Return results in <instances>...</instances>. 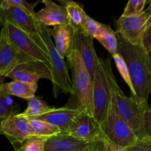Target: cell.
Masks as SVG:
<instances>
[{
    "label": "cell",
    "instance_id": "33",
    "mask_svg": "<svg viewBox=\"0 0 151 151\" xmlns=\"http://www.w3.org/2000/svg\"><path fill=\"white\" fill-rule=\"evenodd\" d=\"M142 47L148 53L151 51V24L146 27L142 39Z\"/></svg>",
    "mask_w": 151,
    "mask_h": 151
},
{
    "label": "cell",
    "instance_id": "16",
    "mask_svg": "<svg viewBox=\"0 0 151 151\" xmlns=\"http://www.w3.org/2000/svg\"><path fill=\"white\" fill-rule=\"evenodd\" d=\"M75 30V28L69 23L49 29L50 37L54 38L53 44L56 50L63 58L69 57L73 51Z\"/></svg>",
    "mask_w": 151,
    "mask_h": 151
},
{
    "label": "cell",
    "instance_id": "17",
    "mask_svg": "<svg viewBox=\"0 0 151 151\" xmlns=\"http://www.w3.org/2000/svg\"><path fill=\"white\" fill-rule=\"evenodd\" d=\"M82 111V109L77 107L74 108L70 106H64L61 108L53 107L50 111L35 119H39L52 124L58 127L60 130V133H64L69 129L75 118Z\"/></svg>",
    "mask_w": 151,
    "mask_h": 151
},
{
    "label": "cell",
    "instance_id": "14",
    "mask_svg": "<svg viewBox=\"0 0 151 151\" xmlns=\"http://www.w3.org/2000/svg\"><path fill=\"white\" fill-rule=\"evenodd\" d=\"M0 21L2 24H10L29 35L38 34V22L35 20V15L18 7L0 8Z\"/></svg>",
    "mask_w": 151,
    "mask_h": 151
},
{
    "label": "cell",
    "instance_id": "15",
    "mask_svg": "<svg viewBox=\"0 0 151 151\" xmlns=\"http://www.w3.org/2000/svg\"><path fill=\"white\" fill-rule=\"evenodd\" d=\"M44 7L35 13L37 22L48 26H59L69 23L66 8L63 5H59L52 0H43Z\"/></svg>",
    "mask_w": 151,
    "mask_h": 151
},
{
    "label": "cell",
    "instance_id": "34",
    "mask_svg": "<svg viewBox=\"0 0 151 151\" xmlns=\"http://www.w3.org/2000/svg\"><path fill=\"white\" fill-rule=\"evenodd\" d=\"M4 79H5V78H4V77L0 76V86H1L3 83H4Z\"/></svg>",
    "mask_w": 151,
    "mask_h": 151
},
{
    "label": "cell",
    "instance_id": "18",
    "mask_svg": "<svg viewBox=\"0 0 151 151\" xmlns=\"http://www.w3.org/2000/svg\"><path fill=\"white\" fill-rule=\"evenodd\" d=\"M91 142L74 138L66 133H60L47 140L44 151H90Z\"/></svg>",
    "mask_w": 151,
    "mask_h": 151
},
{
    "label": "cell",
    "instance_id": "2",
    "mask_svg": "<svg viewBox=\"0 0 151 151\" xmlns=\"http://www.w3.org/2000/svg\"><path fill=\"white\" fill-rule=\"evenodd\" d=\"M106 61V72L111 90V102L119 115L128 122L138 139H151L145 137L142 128V114L145 108L139 106L131 97H127L118 85L112 72L111 60Z\"/></svg>",
    "mask_w": 151,
    "mask_h": 151
},
{
    "label": "cell",
    "instance_id": "30",
    "mask_svg": "<svg viewBox=\"0 0 151 151\" xmlns=\"http://www.w3.org/2000/svg\"><path fill=\"white\" fill-rule=\"evenodd\" d=\"M101 24L102 23L97 22L91 17H90L88 15H87L85 22H84L83 26L81 27V29L87 35L94 38L100 29Z\"/></svg>",
    "mask_w": 151,
    "mask_h": 151
},
{
    "label": "cell",
    "instance_id": "24",
    "mask_svg": "<svg viewBox=\"0 0 151 151\" xmlns=\"http://www.w3.org/2000/svg\"><path fill=\"white\" fill-rule=\"evenodd\" d=\"M19 111L20 107L19 105L13 103L12 99L9 96L0 94V128L1 123L4 119L17 114Z\"/></svg>",
    "mask_w": 151,
    "mask_h": 151
},
{
    "label": "cell",
    "instance_id": "12",
    "mask_svg": "<svg viewBox=\"0 0 151 151\" xmlns=\"http://www.w3.org/2000/svg\"><path fill=\"white\" fill-rule=\"evenodd\" d=\"M94 38L84 33L81 29L75 30L73 50L78 52L91 80L94 78L99 58L94 47Z\"/></svg>",
    "mask_w": 151,
    "mask_h": 151
},
{
    "label": "cell",
    "instance_id": "11",
    "mask_svg": "<svg viewBox=\"0 0 151 151\" xmlns=\"http://www.w3.org/2000/svg\"><path fill=\"white\" fill-rule=\"evenodd\" d=\"M0 132L8 139L13 146L35 137L29 119L19 114L4 119L1 125Z\"/></svg>",
    "mask_w": 151,
    "mask_h": 151
},
{
    "label": "cell",
    "instance_id": "5",
    "mask_svg": "<svg viewBox=\"0 0 151 151\" xmlns=\"http://www.w3.org/2000/svg\"><path fill=\"white\" fill-rule=\"evenodd\" d=\"M92 83L93 116L101 128L111 103V90L106 72V61L100 58H99Z\"/></svg>",
    "mask_w": 151,
    "mask_h": 151
},
{
    "label": "cell",
    "instance_id": "10",
    "mask_svg": "<svg viewBox=\"0 0 151 151\" xmlns=\"http://www.w3.org/2000/svg\"><path fill=\"white\" fill-rule=\"evenodd\" d=\"M7 78L13 81L38 83L40 79L52 81L50 69L45 63L38 60H30L18 65L10 72Z\"/></svg>",
    "mask_w": 151,
    "mask_h": 151
},
{
    "label": "cell",
    "instance_id": "32",
    "mask_svg": "<svg viewBox=\"0 0 151 151\" xmlns=\"http://www.w3.org/2000/svg\"><path fill=\"white\" fill-rule=\"evenodd\" d=\"M127 151H151V139H138Z\"/></svg>",
    "mask_w": 151,
    "mask_h": 151
},
{
    "label": "cell",
    "instance_id": "25",
    "mask_svg": "<svg viewBox=\"0 0 151 151\" xmlns=\"http://www.w3.org/2000/svg\"><path fill=\"white\" fill-rule=\"evenodd\" d=\"M90 151H127L126 149L119 147L109 139L102 131L91 142Z\"/></svg>",
    "mask_w": 151,
    "mask_h": 151
},
{
    "label": "cell",
    "instance_id": "26",
    "mask_svg": "<svg viewBox=\"0 0 151 151\" xmlns=\"http://www.w3.org/2000/svg\"><path fill=\"white\" fill-rule=\"evenodd\" d=\"M48 139L42 137H32L25 140L15 151H44L45 143Z\"/></svg>",
    "mask_w": 151,
    "mask_h": 151
},
{
    "label": "cell",
    "instance_id": "7",
    "mask_svg": "<svg viewBox=\"0 0 151 151\" xmlns=\"http://www.w3.org/2000/svg\"><path fill=\"white\" fill-rule=\"evenodd\" d=\"M101 130L110 141L124 149L133 145L138 140L128 122L116 111L112 102Z\"/></svg>",
    "mask_w": 151,
    "mask_h": 151
},
{
    "label": "cell",
    "instance_id": "29",
    "mask_svg": "<svg viewBox=\"0 0 151 151\" xmlns=\"http://www.w3.org/2000/svg\"><path fill=\"white\" fill-rule=\"evenodd\" d=\"M148 2L147 0H130L125 6L122 16L131 17L139 16L145 10L146 4Z\"/></svg>",
    "mask_w": 151,
    "mask_h": 151
},
{
    "label": "cell",
    "instance_id": "22",
    "mask_svg": "<svg viewBox=\"0 0 151 151\" xmlns=\"http://www.w3.org/2000/svg\"><path fill=\"white\" fill-rule=\"evenodd\" d=\"M52 108L48 106L41 97L35 96L28 100L27 109L23 112L19 113V114L29 120L47 114V112L50 111Z\"/></svg>",
    "mask_w": 151,
    "mask_h": 151
},
{
    "label": "cell",
    "instance_id": "19",
    "mask_svg": "<svg viewBox=\"0 0 151 151\" xmlns=\"http://www.w3.org/2000/svg\"><path fill=\"white\" fill-rule=\"evenodd\" d=\"M38 88V83L13 81L9 83H3L0 86V94L7 96H16L29 100L35 97Z\"/></svg>",
    "mask_w": 151,
    "mask_h": 151
},
{
    "label": "cell",
    "instance_id": "4",
    "mask_svg": "<svg viewBox=\"0 0 151 151\" xmlns=\"http://www.w3.org/2000/svg\"><path fill=\"white\" fill-rule=\"evenodd\" d=\"M38 28L40 36L44 41L47 50L54 97L57 98L60 93L69 94L72 95L71 80L69 78L68 67L64 58L56 50L50 35L48 28L38 22Z\"/></svg>",
    "mask_w": 151,
    "mask_h": 151
},
{
    "label": "cell",
    "instance_id": "3",
    "mask_svg": "<svg viewBox=\"0 0 151 151\" xmlns=\"http://www.w3.org/2000/svg\"><path fill=\"white\" fill-rule=\"evenodd\" d=\"M67 60L72 73V95L75 98L77 108L93 116L92 80L78 52L73 50Z\"/></svg>",
    "mask_w": 151,
    "mask_h": 151
},
{
    "label": "cell",
    "instance_id": "9",
    "mask_svg": "<svg viewBox=\"0 0 151 151\" xmlns=\"http://www.w3.org/2000/svg\"><path fill=\"white\" fill-rule=\"evenodd\" d=\"M30 60H35L19 51L9 41L1 27L0 30V76L7 78L18 65Z\"/></svg>",
    "mask_w": 151,
    "mask_h": 151
},
{
    "label": "cell",
    "instance_id": "1",
    "mask_svg": "<svg viewBox=\"0 0 151 151\" xmlns=\"http://www.w3.org/2000/svg\"><path fill=\"white\" fill-rule=\"evenodd\" d=\"M119 53L126 63L135 91L132 97L141 107L148 105L151 91V56L142 46L132 45L117 35Z\"/></svg>",
    "mask_w": 151,
    "mask_h": 151
},
{
    "label": "cell",
    "instance_id": "8",
    "mask_svg": "<svg viewBox=\"0 0 151 151\" xmlns=\"http://www.w3.org/2000/svg\"><path fill=\"white\" fill-rule=\"evenodd\" d=\"M151 24V5L139 16L124 17L116 21V33L132 45L142 46V39L146 27Z\"/></svg>",
    "mask_w": 151,
    "mask_h": 151
},
{
    "label": "cell",
    "instance_id": "13",
    "mask_svg": "<svg viewBox=\"0 0 151 151\" xmlns=\"http://www.w3.org/2000/svg\"><path fill=\"white\" fill-rule=\"evenodd\" d=\"M101 132V128L93 116L83 110L73 120L66 134L74 138L91 142Z\"/></svg>",
    "mask_w": 151,
    "mask_h": 151
},
{
    "label": "cell",
    "instance_id": "6",
    "mask_svg": "<svg viewBox=\"0 0 151 151\" xmlns=\"http://www.w3.org/2000/svg\"><path fill=\"white\" fill-rule=\"evenodd\" d=\"M2 28L9 41L19 51L33 60L45 63L50 68L47 48L39 32L37 35H29L9 23L3 24Z\"/></svg>",
    "mask_w": 151,
    "mask_h": 151
},
{
    "label": "cell",
    "instance_id": "27",
    "mask_svg": "<svg viewBox=\"0 0 151 151\" xmlns=\"http://www.w3.org/2000/svg\"><path fill=\"white\" fill-rule=\"evenodd\" d=\"M112 58H113L114 60L115 64H116V68L118 69V72L120 74L122 79L126 83V84L129 87L130 90H131V94H131V97H134L135 96V91H134V87H133L132 83H131V78H130L129 72H128L126 63H125L124 59L122 58V57L119 53H116V54L113 55Z\"/></svg>",
    "mask_w": 151,
    "mask_h": 151
},
{
    "label": "cell",
    "instance_id": "21",
    "mask_svg": "<svg viewBox=\"0 0 151 151\" xmlns=\"http://www.w3.org/2000/svg\"><path fill=\"white\" fill-rule=\"evenodd\" d=\"M66 8L69 24L75 28L81 29L86 18V13L81 3L74 1H60Z\"/></svg>",
    "mask_w": 151,
    "mask_h": 151
},
{
    "label": "cell",
    "instance_id": "35",
    "mask_svg": "<svg viewBox=\"0 0 151 151\" xmlns=\"http://www.w3.org/2000/svg\"><path fill=\"white\" fill-rule=\"evenodd\" d=\"M3 26V24H2V22H1V21H0V27H2Z\"/></svg>",
    "mask_w": 151,
    "mask_h": 151
},
{
    "label": "cell",
    "instance_id": "23",
    "mask_svg": "<svg viewBox=\"0 0 151 151\" xmlns=\"http://www.w3.org/2000/svg\"><path fill=\"white\" fill-rule=\"evenodd\" d=\"M29 123L35 137L49 139L60 133L58 127L41 119H29Z\"/></svg>",
    "mask_w": 151,
    "mask_h": 151
},
{
    "label": "cell",
    "instance_id": "31",
    "mask_svg": "<svg viewBox=\"0 0 151 151\" xmlns=\"http://www.w3.org/2000/svg\"><path fill=\"white\" fill-rule=\"evenodd\" d=\"M142 128L145 137L151 139V109L149 105H147L143 111Z\"/></svg>",
    "mask_w": 151,
    "mask_h": 151
},
{
    "label": "cell",
    "instance_id": "28",
    "mask_svg": "<svg viewBox=\"0 0 151 151\" xmlns=\"http://www.w3.org/2000/svg\"><path fill=\"white\" fill-rule=\"evenodd\" d=\"M39 1L30 3L25 0H3L0 1V8L4 9L10 7H16L20 8L32 15H35V7Z\"/></svg>",
    "mask_w": 151,
    "mask_h": 151
},
{
    "label": "cell",
    "instance_id": "20",
    "mask_svg": "<svg viewBox=\"0 0 151 151\" xmlns=\"http://www.w3.org/2000/svg\"><path fill=\"white\" fill-rule=\"evenodd\" d=\"M94 38H96L111 55L117 53V33L111 27L110 25L101 24L100 29Z\"/></svg>",
    "mask_w": 151,
    "mask_h": 151
}]
</instances>
